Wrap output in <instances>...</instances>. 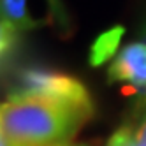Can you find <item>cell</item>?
Segmentation results:
<instances>
[{"mask_svg": "<svg viewBox=\"0 0 146 146\" xmlns=\"http://www.w3.org/2000/svg\"><path fill=\"white\" fill-rule=\"evenodd\" d=\"M106 146H146V111L139 118L123 123L108 139Z\"/></svg>", "mask_w": 146, "mask_h": 146, "instance_id": "6", "label": "cell"}, {"mask_svg": "<svg viewBox=\"0 0 146 146\" xmlns=\"http://www.w3.org/2000/svg\"><path fill=\"white\" fill-rule=\"evenodd\" d=\"M111 83L127 85L129 93L146 102V42H132L114 56L108 70Z\"/></svg>", "mask_w": 146, "mask_h": 146, "instance_id": "3", "label": "cell"}, {"mask_svg": "<svg viewBox=\"0 0 146 146\" xmlns=\"http://www.w3.org/2000/svg\"><path fill=\"white\" fill-rule=\"evenodd\" d=\"M48 4H49V11H51V14H53L55 21L60 27H69V16L65 13L64 4H62L60 0H48Z\"/></svg>", "mask_w": 146, "mask_h": 146, "instance_id": "8", "label": "cell"}, {"mask_svg": "<svg viewBox=\"0 0 146 146\" xmlns=\"http://www.w3.org/2000/svg\"><path fill=\"white\" fill-rule=\"evenodd\" d=\"M0 19L16 32H27L42 23L28 14L27 0H0Z\"/></svg>", "mask_w": 146, "mask_h": 146, "instance_id": "4", "label": "cell"}, {"mask_svg": "<svg viewBox=\"0 0 146 146\" xmlns=\"http://www.w3.org/2000/svg\"><path fill=\"white\" fill-rule=\"evenodd\" d=\"M56 146H92L86 143H67V144H56Z\"/></svg>", "mask_w": 146, "mask_h": 146, "instance_id": "10", "label": "cell"}, {"mask_svg": "<svg viewBox=\"0 0 146 146\" xmlns=\"http://www.w3.org/2000/svg\"><path fill=\"white\" fill-rule=\"evenodd\" d=\"M123 32H125L123 27H113L95 39V42L92 44V49H90V64L93 67L106 64L109 58L116 55V49L123 37Z\"/></svg>", "mask_w": 146, "mask_h": 146, "instance_id": "5", "label": "cell"}, {"mask_svg": "<svg viewBox=\"0 0 146 146\" xmlns=\"http://www.w3.org/2000/svg\"><path fill=\"white\" fill-rule=\"evenodd\" d=\"M16 35L18 32L14 28H11L7 23H4L0 19V65L5 56H9V53L14 49L16 46Z\"/></svg>", "mask_w": 146, "mask_h": 146, "instance_id": "7", "label": "cell"}, {"mask_svg": "<svg viewBox=\"0 0 146 146\" xmlns=\"http://www.w3.org/2000/svg\"><path fill=\"white\" fill-rule=\"evenodd\" d=\"M95 114V104L9 95L0 104V130L19 146L67 144Z\"/></svg>", "mask_w": 146, "mask_h": 146, "instance_id": "1", "label": "cell"}, {"mask_svg": "<svg viewBox=\"0 0 146 146\" xmlns=\"http://www.w3.org/2000/svg\"><path fill=\"white\" fill-rule=\"evenodd\" d=\"M0 146H19V144H16L14 141H11L2 130H0Z\"/></svg>", "mask_w": 146, "mask_h": 146, "instance_id": "9", "label": "cell"}, {"mask_svg": "<svg viewBox=\"0 0 146 146\" xmlns=\"http://www.w3.org/2000/svg\"><path fill=\"white\" fill-rule=\"evenodd\" d=\"M9 95L40 97L76 104H93L88 88L78 78L39 67H28L19 72L18 85Z\"/></svg>", "mask_w": 146, "mask_h": 146, "instance_id": "2", "label": "cell"}]
</instances>
